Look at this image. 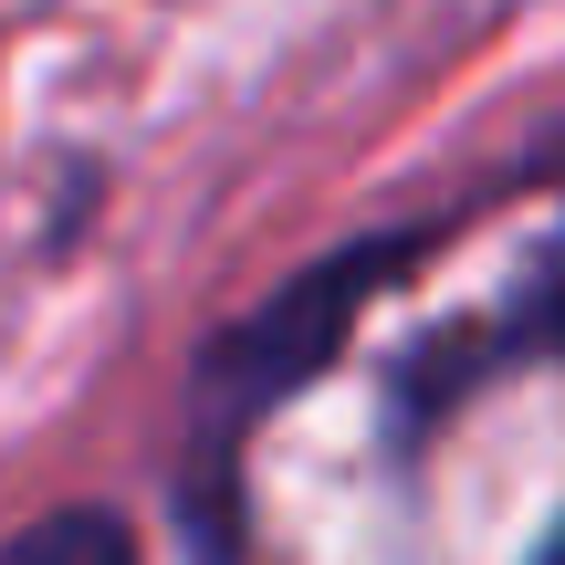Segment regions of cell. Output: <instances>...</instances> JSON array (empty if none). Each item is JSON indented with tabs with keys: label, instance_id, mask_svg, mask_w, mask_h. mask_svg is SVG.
Returning <instances> with one entry per match:
<instances>
[{
	"label": "cell",
	"instance_id": "2",
	"mask_svg": "<svg viewBox=\"0 0 565 565\" xmlns=\"http://www.w3.org/2000/svg\"><path fill=\"white\" fill-rule=\"evenodd\" d=\"M534 565H565V524H555V534H545V555H534Z\"/></svg>",
	"mask_w": 565,
	"mask_h": 565
},
{
	"label": "cell",
	"instance_id": "1",
	"mask_svg": "<svg viewBox=\"0 0 565 565\" xmlns=\"http://www.w3.org/2000/svg\"><path fill=\"white\" fill-rule=\"evenodd\" d=\"M0 565H137V545H126V524H116V513L74 503V513H42V524L21 534Z\"/></svg>",
	"mask_w": 565,
	"mask_h": 565
}]
</instances>
